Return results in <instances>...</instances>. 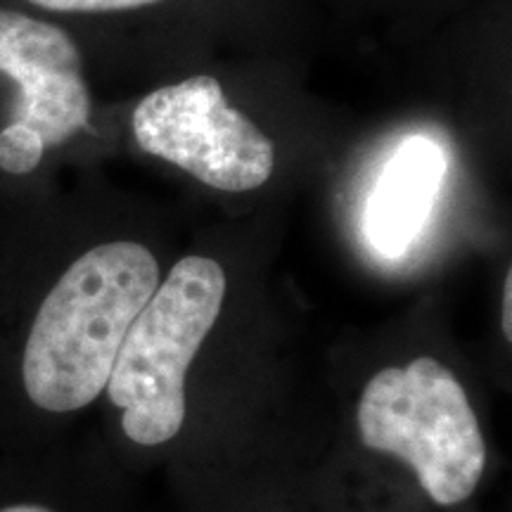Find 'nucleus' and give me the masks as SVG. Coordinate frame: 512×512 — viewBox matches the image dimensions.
<instances>
[{
    "instance_id": "nucleus-1",
    "label": "nucleus",
    "mask_w": 512,
    "mask_h": 512,
    "mask_svg": "<svg viewBox=\"0 0 512 512\" xmlns=\"http://www.w3.org/2000/svg\"><path fill=\"white\" fill-rule=\"evenodd\" d=\"M159 285L155 254L138 242H107L74 261L43 299L22 377L50 413L86 408L105 392L126 330Z\"/></svg>"
},
{
    "instance_id": "nucleus-2",
    "label": "nucleus",
    "mask_w": 512,
    "mask_h": 512,
    "mask_svg": "<svg viewBox=\"0 0 512 512\" xmlns=\"http://www.w3.org/2000/svg\"><path fill=\"white\" fill-rule=\"evenodd\" d=\"M223 297L226 273L219 261L185 256L126 330L107 394L131 441L159 446L181 432L185 375L219 320Z\"/></svg>"
},
{
    "instance_id": "nucleus-3",
    "label": "nucleus",
    "mask_w": 512,
    "mask_h": 512,
    "mask_svg": "<svg viewBox=\"0 0 512 512\" xmlns=\"http://www.w3.org/2000/svg\"><path fill=\"white\" fill-rule=\"evenodd\" d=\"M358 434L373 451L406 460L439 505L467 501L484 475L486 444L475 408L437 358L422 356L370 377L358 401Z\"/></svg>"
},
{
    "instance_id": "nucleus-4",
    "label": "nucleus",
    "mask_w": 512,
    "mask_h": 512,
    "mask_svg": "<svg viewBox=\"0 0 512 512\" xmlns=\"http://www.w3.org/2000/svg\"><path fill=\"white\" fill-rule=\"evenodd\" d=\"M133 133L147 155L181 166L209 188L247 192L273 174L271 138L228 105L214 76H192L147 95L133 114Z\"/></svg>"
},
{
    "instance_id": "nucleus-5",
    "label": "nucleus",
    "mask_w": 512,
    "mask_h": 512,
    "mask_svg": "<svg viewBox=\"0 0 512 512\" xmlns=\"http://www.w3.org/2000/svg\"><path fill=\"white\" fill-rule=\"evenodd\" d=\"M0 72L17 83L12 121L55 147L83 131L91 93L83 81L81 53L55 24L15 10H0Z\"/></svg>"
},
{
    "instance_id": "nucleus-6",
    "label": "nucleus",
    "mask_w": 512,
    "mask_h": 512,
    "mask_svg": "<svg viewBox=\"0 0 512 512\" xmlns=\"http://www.w3.org/2000/svg\"><path fill=\"white\" fill-rule=\"evenodd\" d=\"M446 152L437 140L408 136L377 176L366 204L363 233L384 259H401L430 219L446 178Z\"/></svg>"
},
{
    "instance_id": "nucleus-7",
    "label": "nucleus",
    "mask_w": 512,
    "mask_h": 512,
    "mask_svg": "<svg viewBox=\"0 0 512 512\" xmlns=\"http://www.w3.org/2000/svg\"><path fill=\"white\" fill-rule=\"evenodd\" d=\"M43 152H46L43 140L27 126L10 121L0 131V169L8 174L22 176L34 171L43 159Z\"/></svg>"
},
{
    "instance_id": "nucleus-8",
    "label": "nucleus",
    "mask_w": 512,
    "mask_h": 512,
    "mask_svg": "<svg viewBox=\"0 0 512 512\" xmlns=\"http://www.w3.org/2000/svg\"><path fill=\"white\" fill-rule=\"evenodd\" d=\"M29 3L53 12H114L143 8L159 0H29Z\"/></svg>"
},
{
    "instance_id": "nucleus-9",
    "label": "nucleus",
    "mask_w": 512,
    "mask_h": 512,
    "mask_svg": "<svg viewBox=\"0 0 512 512\" xmlns=\"http://www.w3.org/2000/svg\"><path fill=\"white\" fill-rule=\"evenodd\" d=\"M501 325H503V335L505 339H512V271H508L505 275V287H503V318H501Z\"/></svg>"
},
{
    "instance_id": "nucleus-10",
    "label": "nucleus",
    "mask_w": 512,
    "mask_h": 512,
    "mask_svg": "<svg viewBox=\"0 0 512 512\" xmlns=\"http://www.w3.org/2000/svg\"><path fill=\"white\" fill-rule=\"evenodd\" d=\"M0 512H55L46 508V505H38V503H19V505H10V508H3Z\"/></svg>"
}]
</instances>
